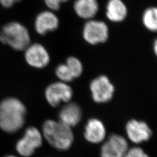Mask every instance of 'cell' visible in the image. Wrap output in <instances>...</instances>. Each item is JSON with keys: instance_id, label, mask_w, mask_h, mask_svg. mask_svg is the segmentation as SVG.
I'll return each instance as SVG.
<instances>
[{"instance_id": "obj_1", "label": "cell", "mask_w": 157, "mask_h": 157, "mask_svg": "<svg viewBox=\"0 0 157 157\" xmlns=\"http://www.w3.org/2000/svg\"><path fill=\"white\" fill-rule=\"evenodd\" d=\"M26 109L22 101L8 97L0 102V129L7 133H15L25 121Z\"/></svg>"}, {"instance_id": "obj_2", "label": "cell", "mask_w": 157, "mask_h": 157, "mask_svg": "<svg viewBox=\"0 0 157 157\" xmlns=\"http://www.w3.org/2000/svg\"><path fill=\"white\" fill-rule=\"evenodd\" d=\"M43 133L48 143L57 150H67L72 145L74 137L71 128L59 121H46Z\"/></svg>"}, {"instance_id": "obj_3", "label": "cell", "mask_w": 157, "mask_h": 157, "mask_svg": "<svg viewBox=\"0 0 157 157\" xmlns=\"http://www.w3.org/2000/svg\"><path fill=\"white\" fill-rule=\"evenodd\" d=\"M0 41L15 51L25 50L30 42L28 29L21 23L12 21L4 25L0 30Z\"/></svg>"}, {"instance_id": "obj_4", "label": "cell", "mask_w": 157, "mask_h": 157, "mask_svg": "<svg viewBox=\"0 0 157 157\" xmlns=\"http://www.w3.org/2000/svg\"><path fill=\"white\" fill-rule=\"evenodd\" d=\"M83 37L91 45L105 43L109 37V29L103 21L91 19L84 24Z\"/></svg>"}, {"instance_id": "obj_5", "label": "cell", "mask_w": 157, "mask_h": 157, "mask_svg": "<svg viewBox=\"0 0 157 157\" xmlns=\"http://www.w3.org/2000/svg\"><path fill=\"white\" fill-rule=\"evenodd\" d=\"M73 90L67 83L57 82L50 84L45 90V99L51 107H56L62 102H69Z\"/></svg>"}, {"instance_id": "obj_6", "label": "cell", "mask_w": 157, "mask_h": 157, "mask_svg": "<svg viewBox=\"0 0 157 157\" xmlns=\"http://www.w3.org/2000/svg\"><path fill=\"white\" fill-rule=\"evenodd\" d=\"M90 89L93 100L97 103H105L113 97L115 87L105 75L99 76L90 83Z\"/></svg>"}, {"instance_id": "obj_7", "label": "cell", "mask_w": 157, "mask_h": 157, "mask_svg": "<svg viewBox=\"0 0 157 157\" xmlns=\"http://www.w3.org/2000/svg\"><path fill=\"white\" fill-rule=\"evenodd\" d=\"M42 143V136L38 129L30 127L26 129L22 138L17 141L16 149L21 155L29 157L41 146Z\"/></svg>"}, {"instance_id": "obj_8", "label": "cell", "mask_w": 157, "mask_h": 157, "mask_svg": "<svg viewBox=\"0 0 157 157\" xmlns=\"http://www.w3.org/2000/svg\"><path fill=\"white\" fill-rule=\"evenodd\" d=\"M25 61L29 66L37 69L47 67L50 61L47 50L39 43L30 44L25 50Z\"/></svg>"}, {"instance_id": "obj_9", "label": "cell", "mask_w": 157, "mask_h": 157, "mask_svg": "<svg viewBox=\"0 0 157 157\" xmlns=\"http://www.w3.org/2000/svg\"><path fill=\"white\" fill-rule=\"evenodd\" d=\"M129 149L127 140L121 135L113 134L101 147V157H124Z\"/></svg>"}, {"instance_id": "obj_10", "label": "cell", "mask_w": 157, "mask_h": 157, "mask_svg": "<svg viewBox=\"0 0 157 157\" xmlns=\"http://www.w3.org/2000/svg\"><path fill=\"white\" fill-rule=\"evenodd\" d=\"M126 132L129 140L136 144L148 140L152 135L151 130L147 124L136 119L127 123Z\"/></svg>"}, {"instance_id": "obj_11", "label": "cell", "mask_w": 157, "mask_h": 157, "mask_svg": "<svg viewBox=\"0 0 157 157\" xmlns=\"http://www.w3.org/2000/svg\"><path fill=\"white\" fill-rule=\"evenodd\" d=\"M59 21L56 15L50 11L41 12L34 21V29L37 33L44 36L54 32L59 27Z\"/></svg>"}, {"instance_id": "obj_12", "label": "cell", "mask_w": 157, "mask_h": 157, "mask_svg": "<svg viewBox=\"0 0 157 157\" xmlns=\"http://www.w3.org/2000/svg\"><path fill=\"white\" fill-rule=\"evenodd\" d=\"M106 129L100 120L90 119L85 126L84 137L91 143L98 144L104 140L106 136Z\"/></svg>"}, {"instance_id": "obj_13", "label": "cell", "mask_w": 157, "mask_h": 157, "mask_svg": "<svg viewBox=\"0 0 157 157\" xmlns=\"http://www.w3.org/2000/svg\"><path fill=\"white\" fill-rule=\"evenodd\" d=\"M59 121L72 128L80 122L82 112L79 105L74 102H67L59 112Z\"/></svg>"}, {"instance_id": "obj_14", "label": "cell", "mask_w": 157, "mask_h": 157, "mask_svg": "<svg viewBox=\"0 0 157 157\" xmlns=\"http://www.w3.org/2000/svg\"><path fill=\"white\" fill-rule=\"evenodd\" d=\"M73 9L80 18L91 20L97 15L99 6L97 0H76Z\"/></svg>"}, {"instance_id": "obj_15", "label": "cell", "mask_w": 157, "mask_h": 157, "mask_svg": "<svg viewBox=\"0 0 157 157\" xmlns=\"http://www.w3.org/2000/svg\"><path fill=\"white\" fill-rule=\"evenodd\" d=\"M128 15V9L122 0H108L106 7V16L112 22H121Z\"/></svg>"}, {"instance_id": "obj_16", "label": "cell", "mask_w": 157, "mask_h": 157, "mask_svg": "<svg viewBox=\"0 0 157 157\" xmlns=\"http://www.w3.org/2000/svg\"><path fill=\"white\" fill-rule=\"evenodd\" d=\"M143 24L147 30L157 32V7L147 8L142 16Z\"/></svg>"}, {"instance_id": "obj_17", "label": "cell", "mask_w": 157, "mask_h": 157, "mask_svg": "<svg viewBox=\"0 0 157 157\" xmlns=\"http://www.w3.org/2000/svg\"><path fill=\"white\" fill-rule=\"evenodd\" d=\"M65 63L67 65L74 78H78L82 75L83 67L82 63L78 58L75 56H69L67 58Z\"/></svg>"}, {"instance_id": "obj_18", "label": "cell", "mask_w": 157, "mask_h": 157, "mask_svg": "<svg viewBox=\"0 0 157 157\" xmlns=\"http://www.w3.org/2000/svg\"><path fill=\"white\" fill-rule=\"evenodd\" d=\"M55 73L57 78L62 82H71L75 79L66 63L58 65L56 68Z\"/></svg>"}, {"instance_id": "obj_19", "label": "cell", "mask_w": 157, "mask_h": 157, "mask_svg": "<svg viewBox=\"0 0 157 157\" xmlns=\"http://www.w3.org/2000/svg\"><path fill=\"white\" fill-rule=\"evenodd\" d=\"M124 157H149L140 147H135L128 149Z\"/></svg>"}, {"instance_id": "obj_20", "label": "cell", "mask_w": 157, "mask_h": 157, "mask_svg": "<svg viewBox=\"0 0 157 157\" xmlns=\"http://www.w3.org/2000/svg\"><path fill=\"white\" fill-rule=\"evenodd\" d=\"M69 0H44L46 6L52 11H58L60 9L62 3Z\"/></svg>"}, {"instance_id": "obj_21", "label": "cell", "mask_w": 157, "mask_h": 157, "mask_svg": "<svg viewBox=\"0 0 157 157\" xmlns=\"http://www.w3.org/2000/svg\"><path fill=\"white\" fill-rule=\"evenodd\" d=\"M21 0H0V4L6 8H10Z\"/></svg>"}, {"instance_id": "obj_22", "label": "cell", "mask_w": 157, "mask_h": 157, "mask_svg": "<svg viewBox=\"0 0 157 157\" xmlns=\"http://www.w3.org/2000/svg\"><path fill=\"white\" fill-rule=\"evenodd\" d=\"M153 51L154 52L155 55L157 56V39L155 40L153 44Z\"/></svg>"}, {"instance_id": "obj_23", "label": "cell", "mask_w": 157, "mask_h": 157, "mask_svg": "<svg viewBox=\"0 0 157 157\" xmlns=\"http://www.w3.org/2000/svg\"><path fill=\"white\" fill-rule=\"evenodd\" d=\"M15 157V156H12V155H10V156H8V157Z\"/></svg>"}]
</instances>
